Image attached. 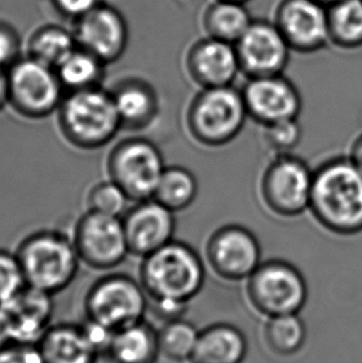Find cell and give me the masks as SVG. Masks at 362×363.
<instances>
[{"instance_id": "cell-1", "label": "cell", "mask_w": 362, "mask_h": 363, "mask_svg": "<svg viewBox=\"0 0 362 363\" xmlns=\"http://www.w3.org/2000/svg\"><path fill=\"white\" fill-rule=\"evenodd\" d=\"M309 211L330 233H361L362 172L349 157H331L314 169Z\"/></svg>"}, {"instance_id": "cell-2", "label": "cell", "mask_w": 362, "mask_h": 363, "mask_svg": "<svg viewBox=\"0 0 362 363\" xmlns=\"http://www.w3.org/2000/svg\"><path fill=\"white\" fill-rule=\"evenodd\" d=\"M206 279L201 255L185 242L172 240L142 258L139 281L149 300H172L189 304Z\"/></svg>"}, {"instance_id": "cell-3", "label": "cell", "mask_w": 362, "mask_h": 363, "mask_svg": "<svg viewBox=\"0 0 362 363\" xmlns=\"http://www.w3.org/2000/svg\"><path fill=\"white\" fill-rule=\"evenodd\" d=\"M56 114L62 137L81 150L106 147L122 130L111 91L102 86L67 92Z\"/></svg>"}, {"instance_id": "cell-4", "label": "cell", "mask_w": 362, "mask_h": 363, "mask_svg": "<svg viewBox=\"0 0 362 363\" xmlns=\"http://www.w3.org/2000/svg\"><path fill=\"white\" fill-rule=\"evenodd\" d=\"M15 255L26 284L51 295L72 284L81 264L72 237L54 230L30 233L20 242Z\"/></svg>"}, {"instance_id": "cell-5", "label": "cell", "mask_w": 362, "mask_h": 363, "mask_svg": "<svg viewBox=\"0 0 362 363\" xmlns=\"http://www.w3.org/2000/svg\"><path fill=\"white\" fill-rule=\"evenodd\" d=\"M248 114L242 94L234 86L200 89L186 108L185 127L201 147L229 145L245 128Z\"/></svg>"}, {"instance_id": "cell-6", "label": "cell", "mask_w": 362, "mask_h": 363, "mask_svg": "<svg viewBox=\"0 0 362 363\" xmlns=\"http://www.w3.org/2000/svg\"><path fill=\"white\" fill-rule=\"evenodd\" d=\"M149 298L139 280L108 273L96 280L84 296L86 319L111 333L144 320Z\"/></svg>"}, {"instance_id": "cell-7", "label": "cell", "mask_w": 362, "mask_h": 363, "mask_svg": "<svg viewBox=\"0 0 362 363\" xmlns=\"http://www.w3.org/2000/svg\"><path fill=\"white\" fill-rule=\"evenodd\" d=\"M314 170L294 154L274 155L258 182L260 202L279 218H297L309 211Z\"/></svg>"}, {"instance_id": "cell-8", "label": "cell", "mask_w": 362, "mask_h": 363, "mask_svg": "<svg viewBox=\"0 0 362 363\" xmlns=\"http://www.w3.org/2000/svg\"><path fill=\"white\" fill-rule=\"evenodd\" d=\"M165 167L159 147L143 137H129L118 142L106 162L108 179L126 192L131 202L153 199Z\"/></svg>"}, {"instance_id": "cell-9", "label": "cell", "mask_w": 362, "mask_h": 363, "mask_svg": "<svg viewBox=\"0 0 362 363\" xmlns=\"http://www.w3.org/2000/svg\"><path fill=\"white\" fill-rule=\"evenodd\" d=\"M246 295L268 318L299 314L308 300V284L303 273L287 260H263L246 280Z\"/></svg>"}, {"instance_id": "cell-10", "label": "cell", "mask_w": 362, "mask_h": 363, "mask_svg": "<svg viewBox=\"0 0 362 363\" xmlns=\"http://www.w3.org/2000/svg\"><path fill=\"white\" fill-rule=\"evenodd\" d=\"M6 77L8 106L25 119L41 121L56 113L66 94L55 69L30 56L18 60Z\"/></svg>"}, {"instance_id": "cell-11", "label": "cell", "mask_w": 362, "mask_h": 363, "mask_svg": "<svg viewBox=\"0 0 362 363\" xmlns=\"http://www.w3.org/2000/svg\"><path fill=\"white\" fill-rule=\"evenodd\" d=\"M81 263L91 269H116L131 255L122 218L86 211L72 232Z\"/></svg>"}, {"instance_id": "cell-12", "label": "cell", "mask_w": 362, "mask_h": 363, "mask_svg": "<svg viewBox=\"0 0 362 363\" xmlns=\"http://www.w3.org/2000/svg\"><path fill=\"white\" fill-rule=\"evenodd\" d=\"M205 259L220 279L246 281L262 260V248L255 233L242 225L217 228L206 242Z\"/></svg>"}, {"instance_id": "cell-13", "label": "cell", "mask_w": 362, "mask_h": 363, "mask_svg": "<svg viewBox=\"0 0 362 363\" xmlns=\"http://www.w3.org/2000/svg\"><path fill=\"white\" fill-rule=\"evenodd\" d=\"M235 48L247 79L283 74L292 51L275 23L265 20H253Z\"/></svg>"}, {"instance_id": "cell-14", "label": "cell", "mask_w": 362, "mask_h": 363, "mask_svg": "<svg viewBox=\"0 0 362 363\" xmlns=\"http://www.w3.org/2000/svg\"><path fill=\"white\" fill-rule=\"evenodd\" d=\"M241 94L248 118L262 127L298 119L303 108L299 89L284 74L248 79Z\"/></svg>"}, {"instance_id": "cell-15", "label": "cell", "mask_w": 362, "mask_h": 363, "mask_svg": "<svg viewBox=\"0 0 362 363\" xmlns=\"http://www.w3.org/2000/svg\"><path fill=\"white\" fill-rule=\"evenodd\" d=\"M275 25L292 51L312 54L330 44L328 6L317 0H283Z\"/></svg>"}, {"instance_id": "cell-16", "label": "cell", "mask_w": 362, "mask_h": 363, "mask_svg": "<svg viewBox=\"0 0 362 363\" xmlns=\"http://www.w3.org/2000/svg\"><path fill=\"white\" fill-rule=\"evenodd\" d=\"M131 255L144 258L174 240L175 213L155 199L133 202L122 216Z\"/></svg>"}, {"instance_id": "cell-17", "label": "cell", "mask_w": 362, "mask_h": 363, "mask_svg": "<svg viewBox=\"0 0 362 363\" xmlns=\"http://www.w3.org/2000/svg\"><path fill=\"white\" fill-rule=\"evenodd\" d=\"M0 309L4 313L13 342L38 345L53 325L54 295L26 284L0 305Z\"/></svg>"}, {"instance_id": "cell-18", "label": "cell", "mask_w": 362, "mask_h": 363, "mask_svg": "<svg viewBox=\"0 0 362 363\" xmlns=\"http://www.w3.org/2000/svg\"><path fill=\"white\" fill-rule=\"evenodd\" d=\"M186 69L201 89L232 86L241 72L235 44L207 36L186 56Z\"/></svg>"}, {"instance_id": "cell-19", "label": "cell", "mask_w": 362, "mask_h": 363, "mask_svg": "<svg viewBox=\"0 0 362 363\" xmlns=\"http://www.w3.org/2000/svg\"><path fill=\"white\" fill-rule=\"evenodd\" d=\"M127 25L118 11L108 6H96L79 18L75 38L81 49L106 65L122 56L127 46Z\"/></svg>"}, {"instance_id": "cell-20", "label": "cell", "mask_w": 362, "mask_h": 363, "mask_svg": "<svg viewBox=\"0 0 362 363\" xmlns=\"http://www.w3.org/2000/svg\"><path fill=\"white\" fill-rule=\"evenodd\" d=\"M36 346L44 363H96L102 351L87 323L53 324Z\"/></svg>"}, {"instance_id": "cell-21", "label": "cell", "mask_w": 362, "mask_h": 363, "mask_svg": "<svg viewBox=\"0 0 362 363\" xmlns=\"http://www.w3.org/2000/svg\"><path fill=\"white\" fill-rule=\"evenodd\" d=\"M122 130L141 132L155 122L160 102L152 84L141 79H127L111 89Z\"/></svg>"}, {"instance_id": "cell-22", "label": "cell", "mask_w": 362, "mask_h": 363, "mask_svg": "<svg viewBox=\"0 0 362 363\" xmlns=\"http://www.w3.org/2000/svg\"><path fill=\"white\" fill-rule=\"evenodd\" d=\"M158 331L146 320L114 331L101 352L103 363H157Z\"/></svg>"}, {"instance_id": "cell-23", "label": "cell", "mask_w": 362, "mask_h": 363, "mask_svg": "<svg viewBox=\"0 0 362 363\" xmlns=\"http://www.w3.org/2000/svg\"><path fill=\"white\" fill-rule=\"evenodd\" d=\"M247 352V341L240 330L230 324H215L199 334L192 363H241Z\"/></svg>"}, {"instance_id": "cell-24", "label": "cell", "mask_w": 362, "mask_h": 363, "mask_svg": "<svg viewBox=\"0 0 362 363\" xmlns=\"http://www.w3.org/2000/svg\"><path fill=\"white\" fill-rule=\"evenodd\" d=\"M252 23L253 19L245 4L229 0H215L204 15L207 36L231 44H236Z\"/></svg>"}, {"instance_id": "cell-25", "label": "cell", "mask_w": 362, "mask_h": 363, "mask_svg": "<svg viewBox=\"0 0 362 363\" xmlns=\"http://www.w3.org/2000/svg\"><path fill=\"white\" fill-rule=\"evenodd\" d=\"M197 194L199 182L194 172L174 165L165 167L153 199L177 213L189 208L195 202Z\"/></svg>"}, {"instance_id": "cell-26", "label": "cell", "mask_w": 362, "mask_h": 363, "mask_svg": "<svg viewBox=\"0 0 362 363\" xmlns=\"http://www.w3.org/2000/svg\"><path fill=\"white\" fill-rule=\"evenodd\" d=\"M330 44L340 49L362 46V0H341L329 6Z\"/></svg>"}, {"instance_id": "cell-27", "label": "cell", "mask_w": 362, "mask_h": 363, "mask_svg": "<svg viewBox=\"0 0 362 363\" xmlns=\"http://www.w3.org/2000/svg\"><path fill=\"white\" fill-rule=\"evenodd\" d=\"M102 61L84 50H75L57 69H55L65 92L101 87L104 71Z\"/></svg>"}, {"instance_id": "cell-28", "label": "cell", "mask_w": 362, "mask_h": 363, "mask_svg": "<svg viewBox=\"0 0 362 363\" xmlns=\"http://www.w3.org/2000/svg\"><path fill=\"white\" fill-rule=\"evenodd\" d=\"M305 336V325L298 314L273 316L265 324V342L279 356L297 354L303 347Z\"/></svg>"}, {"instance_id": "cell-29", "label": "cell", "mask_w": 362, "mask_h": 363, "mask_svg": "<svg viewBox=\"0 0 362 363\" xmlns=\"http://www.w3.org/2000/svg\"><path fill=\"white\" fill-rule=\"evenodd\" d=\"M76 38L66 30L48 28L35 35L30 43V57L57 69L76 50Z\"/></svg>"}, {"instance_id": "cell-30", "label": "cell", "mask_w": 362, "mask_h": 363, "mask_svg": "<svg viewBox=\"0 0 362 363\" xmlns=\"http://www.w3.org/2000/svg\"><path fill=\"white\" fill-rule=\"evenodd\" d=\"M199 334L194 325L185 320L177 319L165 323L158 331L160 354L174 362L191 359Z\"/></svg>"}, {"instance_id": "cell-31", "label": "cell", "mask_w": 362, "mask_h": 363, "mask_svg": "<svg viewBox=\"0 0 362 363\" xmlns=\"http://www.w3.org/2000/svg\"><path fill=\"white\" fill-rule=\"evenodd\" d=\"M128 202L131 200L126 192L111 179L96 182L86 196L87 211L119 218L127 211Z\"/></svg>"}, {"instance_id": "cell-32", "label": "cell", "mask_w": 362, "mask_h": 363, "mask_svg": "<svg viewBox=\"0 0 362 363\" xmlns=\"http://www.w3.org/2000/svg\"><path fill=\"white\" fill-rule=\"evenodd\" d=\"M263 138L275 155L293 154L303 138V129L298 119H289L263 127Z\"/></svg>"}, {"instance_id": "cell-33", "label": "cell", "mask_w": 362, "mask_h": 363, "mask_svg": "<svg viewBox=\"0 0 362 363\" xmlns=\"http://www.w3.org/2000/svg\"><path fill=\"white\" fill-rule=\"evenodd\" d=\"M25 285L26 281L15 252L0 248V305L11 299Z\"/></svg>"}, {"instance_id": "cell-34", "label": "cell", "mask_w": 362, "mask_h": 363, "mask_svg": "<svg viewBox=\"0 0 362 363\" xmlns=\"http://www.w3.org/2000/svg\"><path fill=\"white\" fill-rule=\"evenodd\" d=\"M0 363H44L36 345L11 344L0 350Z\"/></svg>"}, {"instance_id": "cell-35", "label": "cell", "mask_w": 362, "mask_h": 363, "mask_svg": "<svg viewBox=\"0 0 362 363\" xmlns=\"http://www.w3.org/2000/svg\"><path fill=\"white\" fill-rule=\"evenodd\" d=\"M149 304L153 305V313L158 319L163 320L164 324L174 320L182 319V315L187 306L185 303L172 300H149Z\"/></svg>"}, {"instance_id": "cell-36", "label": "cell", "mask_w": 362, "mask_h": 363, "mask_svg": "<svg viewBox=\"0 0 362 363\" xmlns=\"http://www.w3.org/2000/svg\"><path fill=\"white\" fill-rule=\"evenodd\" d=\"M18 41L14 34L0 29V69H10L18 61Z\"/></svg>"}, {"instance_id": "cell-37", "label": "cell", "mask_w": 362, "mask_h": 363, "mask_svg": "<svg viewBox=\"0 0 362 363\" xmlns=\"http://www.w3.org/2000/svg\"><path fill=\"white\" fill-rule=\"evenodd\" d=\"M98 0H55V3L64 14L82 18L92 11Z\"/></svg>"}, {"instance_id": "cell-38", "label": "cell", "mask_w": 362, "mask_h": 363, "mask_svg": "<svg viewBox=\"0 0 362 363\" xmlns=\"http://www.w3.org/2000/svg\"><path fill=\"white\" fill-rule=\"evenodd\" d=\"M348 157L353 165L362 172V133L351 144Z\"/></svg>"}, {"instance_id": "cell-39", "label": "cell", "mask_w": 362, "mask_h": 363, "mask_svg": "<svg viewBox=\"0 0 362 363\" xmlns=\"http://www.w3.org/2000/svg\"><path fill=\"white\" fill-rule=\"evenodd\" d=\"M11 336H10L9 328L5 320L4 313L0 309V350L11 344Z\"/></svg>"}, {"instance_id": "cell-40", "label": "cell", "mask_w": 362, "mask_h": 363, "mask_svg": "<svg viewBox=\"0 0 362 363\" xmlns=\"http://www.w3.org/2000/svg\"><path fill=\"white\" fill-rule=\"evenodd\" d=\"M8 106V77L4 69H0V112Z\"/></svg>"}, {"instance_id": "cell-41", "label": "cell", "mask_w": 362, "mask_h": 363, "mask_svg": "<svg viewBox=\"0 0 362 363\" xmlns=\"http://www.w3.org/2000/svg\"><path fill=\"white\" fill-rule=\"evenodd\" d=\"M319 3H322V4L325 5V6H331V5L336 4L339 1H341V0H317Z\"/></svg>"}, {"instance_id": "cell-42", "label": "cell", "mask_w": 362, "mask_h": 363, "mask_svg": "<svg viewBox=\"0 0 362 363\" xmlns=\"http://www.w3.org/2000/svg\"><path fill=\"white\" fill-rule=\"evenodd\" d=\"M229 1H236V3H242V4H246L248 0H229Z\"/></svg>"}]
</instances>
